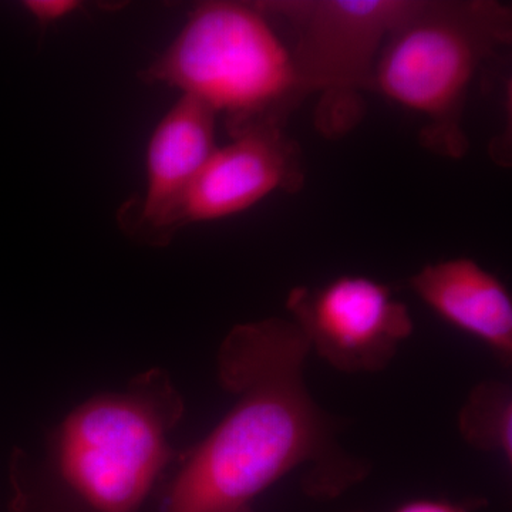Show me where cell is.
Masks as SVG:
<instances>
[{"instance_id":"cell-1","label":"cell","mask_w":512,"mask_h":512,"mask_svg":"<svg viewBox=\"0 0 512 512\" xmlns=\"http://www.w3.org/2000/svg\"><path fill=\"white\" fill-rule=\"evenodd\" d=\"M309 353L291 319L229 330L217 370L235 404L201 443L181 453L156 512H251L252 501L303 466V493L319 501L335 500L369 476V461L340 446L338 420L309 392Z\"/></svg>"},{"instance_id":"cell-2","label":"cell","mask_w":512,"mask_h":512,"mask_svg":"<svg viewBox=\"0 0 512 512\" xmlns=\"http://www.w3.org/2000/svg\"><path fill=\"white\" fill-rule=\"evenodd\" d=\"M184 412L170 375L154 367L74 407L36 461L15 451L10 477L60 512H144L180 461L171 436Z\"/></svg>"},{"instance_id":"cell-3","label":"cell","mask_w":512,"mask_h":512,"mask_svg":"<svg viewBox=\"0 0 512 512\" xmlns=\"http://www.w3.org/2000/svg\"><path fill=\"white\" fill-rule=\"evenodd\" d=\"M512 13L494 0H419L390 33L372 92L420 117V143L440 157L468 153L464 111L488 60L510 45Z\"/></svg>"},{"instance_id":"cell-4","label":"cell","mask_w":512,"mask_h":512,"mask_svg":"<svg viewBox=\"0 0 512 512\" xmlns=\"http://www.w3.org/2000/svg\"><path fill=\"white\" fill-rule=\"evenodd\" d=\"M141 77L224 114L229 136L285 127L306 96L291 49L255 3L205 2Z\"/></svg>"},{"instance_id":"cell-5","label":"cell","mask_w":512,"mask_h":512,"mask_svg":"<svg viewBox=\"0 0 512 512\" xmlns=\"http://www.w3.org/2000/svg\"><path fill=\"white\" fill-rule=\"evenodd\" d=\"M419 0H274L256 2L295 30L293 63L306 96L318 94L315 126L342 138L366 113L377 59L387 37Z\"/></svg>"},{"instance_id":"cell-6","label":"cell","mask_w":512,"mask_h":512,"mask_svg":"<svg viewBox=\"0 0 512 512\" xmlns=\"http://www.w3.org/2000/svg\"><path fill=\"white\" fill-rule=\"evenodd\" d=\"M286 309L311 352L343 373L382 372L414 330L392 288L362 275L293 288Z\"/></svg>"},{"instance_id":"cell-7","label":"cell","mask_w":512,"mask_h":512,"mask_svg":"<svg viewBox=\"0 0 512 512\" xmlns=\"http://www.w3.org/2000/svg\"><path fill=\"white\" fill-rule=\"evenodd\" d=\"M231 138L227 146L215 148L185 195L177 231L241 214L275 192L302 190L301 147L285 127L251 128Z\"/></svg>"},{"instance_id":"cell-8","label":"cell","mask_w":512,"mask_h":512,"mask_svg":"<svg viewBox=\"0 0 512 512\" xmlns=\"http://www.w3.org/2000/svg\"><path fill=\"white\" fill-rule=\"evenodd\" d=\"M217 117L207 104L183 94L158 123L147 148L146 192L120 215L130 237L164 247L177 234L185 195L217 148Z\"/></svg>"},{"instance_id":"cell-9","label":"cell","mask_w":512,"mask_h":512,"mask_svg":"<svg viewBox=\"0 0 512 512\" xmlns=\"http://www.w3.org/2000/svg\"><path fill=\"white\" fill-rule=\"evenodd\" d=\"M410 288L427 308L493 352L512 362V299L503 282L470 258H451L423 266Z\"/></svg>"},{"instance_id":"cell-10","label":"cell","mask_w":512,"mask_h":512,"mask_svg":"<svg viewBox=\"0 0 512 512\" xmlns=\"http://www.w3.org/2000/svg\"><path fill=\"white\" fill-rule=\"evenodd\" d=\"M458 430L471 447L512 461V392L500 380L478 383L458 414Z\"/></svg>"},{"instance_id":"cell-11","label":"cell","mask_w":512,"mask_h":512,"mask_svg":"<svg viewBox=\"0 0 512 512\" xmlns=\"http://www.w3.org/2000/svg\"><path fill=\"white\" fill-rule=\"evenodd\" d=\"M80 8L76 0H28L25 9L43 26L55 25Z\"/></svg>"},{"instance_id":"cell-12","label":"cell","mask_w":512,"mask_h":512,"mask_svg":"<svg viewBox=\"0 0 512 512\" xmlns=\"http://www.w3.org/2000/svg\"><path fill=\"white\" fill-rule=\"evenodd\" d=\"M485 505L484 498H467L463 501L433 500L420 498L400 505L392 512H477Z\"/></svg>"},{"instance_id":"cell-13","label":"cell","mask_w":512,"mask_h":512,"mask_svg":"<svg viewBox=\"0 0 512 512\" xmlns=\"http://www.w3.org/2000/svg\"><path fill=\"white\" fill-rule=\"evenodd\" d=\"M10 512H25L22 500H20L19 495L16 494L15 491H13L12 508H10Z\"/></svg>"}]
</instances>
